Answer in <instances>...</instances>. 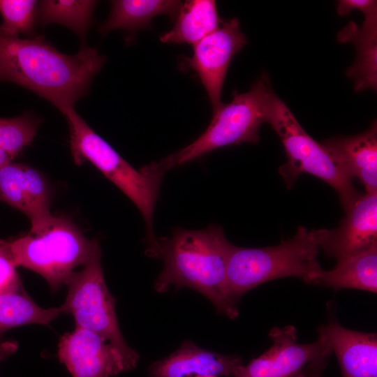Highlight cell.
<instances>
[{"label":"cell","instance_id":"8","mask_svg":"<svg viewBox=\"0 0 377 377\" xmlns=\"http://www.w3.org/2000/svg\"><path fill=\"white\" fill-rule=\"evenodd\" d=\"M101 249L98 242L82 269L73 272L66 285L68 290L63 313H71L75 327L91 330L118 348L124 355L138 363V353L126 343L115 311V299L110 293L101 262Z\"/></svg>","mask_w":377,"mask_h":377},{"label":"cell","instance_id":"24","mask_svg":"<svg viewBox=\"0 0 377 377\" xmlns=\"http://www.w3.org/2000/svg\"><path fill=\"white\" fill-rule=\"evenodd\" d=\"M38 3L33 0H0L3 19L0 29L10 36H33Z\"/></svg>","mask_w":377,"mask_h":377},{"label":"cell","instance_id":"28","mask_svg":"<svg viewBox=\"0 0 377 377\" xmlns=\"http://www.w3.org/2000/svg\"><path fill=\"white\" fill-rule=\"evenodd\" d=\"M17 348L18 343L15 341L0 343V362L15 353Z\"/></svg>","mask_w":377,"mask_h":377},{"label":"cell","instance_id":"17","mask_svg":"<svg viewBox=\"0 0 377 377\" xmlns=\"http://www.w3.org/2000/svg\"><path fill=\"white\" fill-rule=\"evenodd\" d=\"M340 43L355 45L357 57L354 64L346 72L354 79L357 92L377 88V15L364 17L358 26L351 22L338 34Z\"/></svg>","mask_w":377,"mask_h":377},{"label":"cell","instance_id":"25","mask_svg":"<svg viewBox=\"0 0 377 377\" xmlns=\"http://www.w3.org/2000/svg\"><path fill=\"white\" fill-rule=\"evenodd\" d=\"M16 267L8 242L0 240V295L22 288Z\"/></svg>","mask_w":377,"mask_h":377},{"label":"cell","instance_id":"16","mask_svg":"<svg viewBox=\"0 0 377 377\" xmlns=\"http://www.w3.org/2000/svg\"><path fill=\"white\" fill-rule=\"evenodd\" d=\"M322 144L340 161L351 178L357 177L367 193H377V124L360 134L325 140Z\"/></svg>","mask_w":377,"mask_h":377},{"label":"cell","instance_id":"21","mask_svg":"<svg viewBox=\"0 0 377 377\" xmlns=\"http://www.w3.org/2000/svg\"><path fill=\"white\" fill-rule=\"evenodd\" d=\"M96 1L45 0L38 3L36 23L40 25L59 24L73 31L84 40L92 22Z\"/></svg>","mask_w":377,"mask_h":377},{"label":"cell","instance_id":"3","mask_svg":"<svg viewBox=\"0 0 377 377\" xmlns=\"http://www.w3.org/2000/svg\"><path fill=\"white\" fill-rule=\"evenodd\" d=\"M327 229L300 226L295 236L278 245L245 248L231 244L226 265V286L236 304L241 297L267 281L297 277L315 285L323 269L317 256Z\"/></svg>","mask_w":377,"mask_h":377},{"label":"cell","instance_id":"5","mask_svg":"<svg viewBox=\"0 0 377 377\" xmlns=\"http://www.w3.org/2000/svg\"><path fill=\"white\" fill-rule=\"evenodd\" d=\"M70 133L71 152L77 165L87 161L117 186L137 207L146 226L147 243L156 237L153 217L163 175L135 169L99 136L74 108L62 113Z\"/></svg>","mask_w":377,"mask_h":377},{"label":"cell","instance_id":"4","mask_svg":"<svg viewBox=\"0 0 377 377\" xmlns=\"http://www.w3.org/2000/svg\"><path fill=\"white\" fill-rule=\"evenodd\" d=\"M274 94L268 75L263 74L247 92L234 91L232 101L222 104L213 112L209 125L195 140L143 168L164 175L166 171L219 148L241 143H258L259 128L263 123L267 122Z\"/></svg>","mask_w":377,"mask_h":377},{"label":"cell","instance_id":"18","mask_svg":"<svg viewBox=\"0 0 377 377\" xmlns=\"http://www.w3.org/2000/svg\"><path fill=\"white\" fill-rule=\"evenodd\" d=\"M315 285H321L334 290L352 288L376 293L377 244L337 260L334 269L320 272Z\"/></svg>","mask_w":377,"mask_h":377},{"label":"cell","instance_id":"7","mask_svg":"<svg viewBox=\"0 0 377 377\" xmlns=\"http://www.w3.org/2000/svg\"><path fill=\"white\" fill-rule=\"evenodd\" d=\"M97 239H87L68 219L55 216L38 234L28 233L8 242L13 261L40 274L52 291L57 290L91 255Z\"/></svg>","mask_w":377,"mask_h":377},{"label":"cell","instance_id":"26","mask_svg":"<svg viewBox=\"0 0 377 377\" xmlns=\"http://www.w3.org/2000/svg\"><path fill=\"white\" fill-rule=\"evenodd\" d=\"M353 10L361 11L364 17L377 15V1L374 0H341L337 1L338 15L345 16Z\"/></svg>","mask_w":377,"mask_h":377},{"label":"cell","instance_id":"13","mask_svg":"<svg viewBox=\"0 0 377 377\" xmlns=\"http://www.w3.org/2000/svg\"><path fill=\"white\" fill-rule=\"evenodd\" d=\"M340 226L327 230L320 249L337 260L377 244V193H366L346 212Z\"/></svg>","mask_w":377,"mask_h":377},{"label":"cell","instance_id":"1","mask_svg":"<svg viewBox=\"0 0 377 377\" xmlns=\"http://www.w3.org/2000/svg\"><path fill=\"white\" fill-rule=\"evenodd\" d=\"M105 61L95 48L82 45L70 55L40 36L22 38L0 29V82L25 87L61 113L87 96L91 81Z\"/></svg>","mask_w":377,"mask_h":377},{"label":"cell","instance_id":"10","mask_svg":"<svg viewBox=\"0 0 377 377\" xmlns=\"http://www.w3.org/2000/svg\"><path fill=\"white\" fill-rule=\"evenodd\" d=\"M246 43L239 20L232 18L222 22L218 29L193 45L192 57L183 60V68L195 71L200 80L213 112L223 104L221 92L230 64Z\"/></svg>","mask_w":377,"mask_h":377},{"label":"cell","instance_id":"20","mask_svg":"<svg viewBox=\"0 0 377 377\" xmlns=\"http://www.w3.org/2000/svg\"><path fill=\"white\" fill-rule=\"evenodd\" d=\"M222 22L214 1H186L179 8L175 26L160 36V40L193 45L218 29Z\"/></svg>","mask_w":377,"mask_h":377},{"label":"cell","instance_id":"23","mask_svg":"<svg viewBox=\"0 0 377 377\" xmlns=\"http://www.w3.org/2000/svg\"><path fill=\"white\" fill-rule=\"evenodd\" d=\"M41 119L30 112L0 118V168L13 160L33 141Z\"/></svg>","mask_w":377,"mask_h":377},{"label":"cell","instance_id":"12","mask_svg":"<svg viewBox=\"0 0 377 377\" xmlns=\"http://www.w3.org/2000/svg\"><path fill=\"white\" fill-rule=\"evenodd\" d=\"M0 200L29 218L31 234L40 233L55 219L45 179L27 165L11 162L0 168Z\"/></svg>","mask_w":377,"mask_h":377},{"label":"cell","instance_id":"11","mask_svg":"<svg viewBox=\"0 0 377 377\" xmlns=\"http://www.w3.org/2000/svg\"><path fill=\"white\" fill-rule=\"evenodd\" d=\"M57 353L72 377H111L138 364L98 334L78 327L63 334Z\"/></svg>","mask_w":377,"mask_h":377},{"label":"cell","instance_id":"2","mask_svg":"<svg viewBox=\"0 0 377 377\" xmlns=\"http://www.w3.org/2000/svg\"><path fill=\"white\" fill-rule=\"evenodd\" d=\"M231 244L223 228L216 225L201 230L176 228L170 236L156 238L146 251L148 256L163 262L154 282L155 290L162 293L172 286L191 288L209 300L218 313L236 318L237 304L230 297L226 286Z\"/></svg>","mask_w":377,"mask_h":377},{"label":"cell","instance_id":"19","mask_svg":"<svg viewBox=\"0 0 377 377\" xmlns=\"http://www.w3.org/2000/svg\"><path fill=\"white\" fill-rule=\"evenodd\" d=\"M175 0H117L111 2V11L108 19L98 27L105 35L115 29H124L134 33L149 27L151 20L159 15H166L175 20L182 6Z\"/></svg>","mask_w":377,"mask_h":377},{"label":"cell","instance_id":"29","mask_svg":"<svg viewBox=\"0 0 377 377\" xmlns=\"http://www.w3.org/2000/svg\"><path fill=\"white\" fill-rule=\"evenodd\" d=\"M196 377H218L216 376H196Z\"/></svg>","mask_w":377,"mask_h":377},{"label":"cell","instance_id":"22","mask_svg":"<svg viewBox=\"0 0 377 377\" xmlns=\"http://www.w3.org/2000/svg\"><path fill=\"white\" fill-rule=\"evenodd\" d=\"M61 306L44 309L21 288L0 295V336L12 328L29 324L49 325L62 313Z\"/></svg>","mask_w":377,"mask_h":377},{"label":"cell","instance_id":"6","mask_svg":"<svg viewBox=\"0 0 377 377\" xmlns=\"http://www.w3.org/2000/svg\"><path fill=\"white\" fill-rule=\"evenodd\" d=\"M267 122L279 137L287 162L279 172L288 188L302 173L311 174L334 188L346 212L361 196L353 185V178L340 161L322 144L316 142L301 126L286 103L274 93Z\"/></svg>","mask_w":377,"mask_h":377},{"label":"cell","instance_id":"27","mask_svg":"<svg viewBox=\"0 0 377 377\" xmlns=\"http://www.w3.org/2000/svg\"><path fill=\"white\" fill-rule=\"evenodd\" d=\"M328 359L323 358L310 364L297 377H323V373L327 365Z\"/></svg>","mask_w":377,"mask_h":377},{"label":"cell","instance_id":"9","mask_svg":"<svg viewBox=\"0 0 377 377\" xmlns=\"http://www.w3.org/2000/svg\"><path fill=\"white\" fill-rule=\"evenodd\" d=\"M269 337L272 346L239 367L234 377H297L310 364L329 358L332 353L327 340L319 334L312 343H299L293 325L274 327Z\"/></svg>","mask_w":377,"mask_h":377},{"label":"cell","instance_id":"14","mask_svg":"<svg viewBox=\"0 0 377 377\" xmlns=\"http://www.w3.org/2000/svg\"><path fill=\"white\" fill-rule=\"evenodd\" d=\"M242 365L239 356L219 353L185 341L170 355L151 363L148 377H234Z\"/></svg>","mask_w":377,"mask_h":377},{"label":"cell","instance_id":"15","mask_svg":"<svg viewBox=\"0 0 377 377\" xmlns=\"http://www.w3.org/2000/svg\"><path fill=\"white\" fill-rule=\"evenodd\" d=\"M338 360L342 377H377V335L343 327L330 320L318 330Z\"/></svg>","mask_w":377,"mask_h":377}]
</instances>
